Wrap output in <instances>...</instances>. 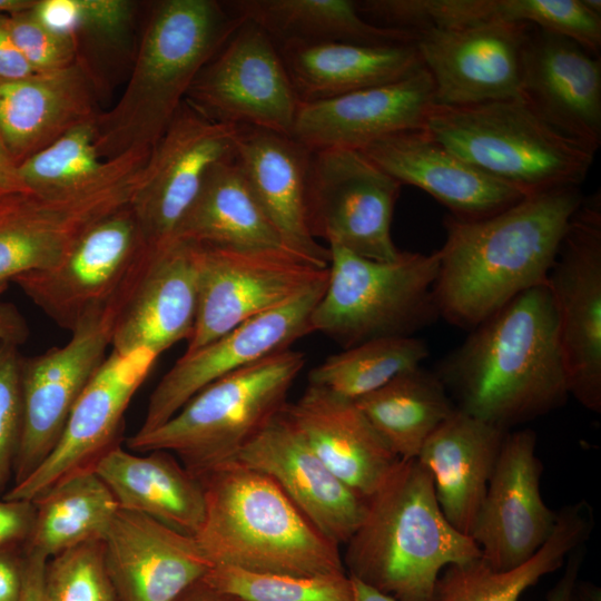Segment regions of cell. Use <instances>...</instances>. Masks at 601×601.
<instances>
[{"label":"cell","mask_w":601,"mask_h":601,"mask_svg":"<svg viewBox=\"0 0 601 601\" xmlns=\"http://www.w3.org/2000/svg\"><path fill=\"white\" fill-rule=\"evenodd\" d=\"M351 580L353 585V601H398L357 579L351 578Z\"/></svg>","instance_id":"obj_53"},{"label":"cell","mask_w":601,"mask_h":601,"mask_svg":"<svg viewBox=\"0 0 601 601\" xmlns=\"http://www.w3.org/2000/svg\"><path fill=\"white\" fill-rule=\"evenodd\" d=\"M104 546L119 601H174L213 568L195 536L130 511H118Z\"/></svg>","instance_id":"obj_25"},{"label":"cell","mask_w":601,"mask_h":601,"mask_svg":"<svg viewBox=\"0 0 601 601\" xmlns=\"http://www.w3.org/2000/svg\"><path fill=\"white\" fill-rule=\"evenodd\" d=\"M130 205L89 227L56 266L12 282L60 328L88 315L120 309L150 255Z\"/></svg>","instance_id":"obj_9"},{"label":"cell","mask_w":601,"mask_h":601,"mask_svg":"<svg viewBox=\"0 0 601 601\" xmlns=\"http://www.w3.org/2000/svg\"><path fill=\"white\" fill-rule=\"evenodd\" d=\"M19 346L0 341V497L13 480L22 427Z\"/></svg>","instance_id":"obj_43"},{"label":"cell","mask_w":601,"mask_h":601,"mask_svg":"<svg viewBox=\"0 0 601 601\" xmlns=\"http://www.w3.org/2000/svg\"><path fill=\"white\" fill-rule=\"evenodd\" d=\"M118 312L92 313L65 345L21 356L23 427L12 485L32 474L58 444L72 408L108 356Z\"/></svg>","instance_id":"obj_16"},{"label":"cell","mask_w":601,"mask_h":601,"mask_svg":"<svg viewBox=\"0 0 601 601\" xmlns=\"http://www.w3.org/2000/svg\"><path fill=\"white\" fill-rule=\"evenodd\" d=\"M98 115L92 79L78 58L59 70L0 81V141L17 166Z\"/></svg>","instance_id":"obj_29"},{"label":"cell","mask_w":601,"mask_h":601,"mask_svg":"<svg viewBox=\"0 0 601 601\" xmlns=\"http://www.w3.org/2000/svg\"><path fill=\"white\" fill-rule=\"evenodd\" d=\"M536 434L508 431L471 538L495 570H511L531 559L549 540L556 512L544 503Z\"/></svg>","instance_id":"obj_19"},{"label":"cell","mask_w":601,"mask_h":601,"mask_svg":"<svg viewBox=\"0 0 601 601\" xmlns=\"http://www.w3.org/2000/svg\"><path fill=\"white\" fill-rule=\"evenodd\" d=\"M8 19L9 14L0 13V81L22 79L36 73L13 42Z\"/></svg>","instance_id":"obj_47"},{"label":"cell","mask_w":601,"mask_h":601,"mask_svg":"<svg viewBox=\"0 0 601 601\" xmlns=\"http://www.w3.org/2000/svg\"><path fill=\"white\" fill-rule=\"evenodd\" d=\"M186 100L216 121L287 136L300 105L277 45L248 20L201 69Z\"/></svg>","instance_id":"obj_14"},{"label":"cell","mask_w":601,"mask_h":601,"mask_svg":"<svg viewBox=\"0 0 601 601\" xmlns=\"http://www.w3.org/2000/svg\"><path fill=\"white\" fill-rule=\"evenodd\" d=\"M243 20L215 0L152 4L130 79L117 104L96 120L104 160L150 150L171 122L194 80Z\"/></svg>","instance_id":"obj_4"},{"label":"cell","mask_w":601,"mask_h":601,"mask_svg":"<svg viewBox=\"0 0 601 601\" xmlns=\"http://www.w3.org/2000/svg\"><path fill=\"white\" fill-rule=\"evenodd\" d=\"M283 411L322 462L366 499L400 460L353 400L308 384Z\"/></svg>","instance_id":"obj_28"},{"label":"cell","mask_w":601,"mask_h":601,"mask_svg":"<svg viewBox=\"0 0 601 601\" xmlns=\"http://www.w3.org/2000/svg\"><path fill=\"white\" fill-rule=\"evenodd\" d=\"M327 247V285L311 316L313 333L345 349L376 338L413 336L440 317L434 296L437 250L375 260L338 245Z\"/></svg>","instance_id":"obj_8"},{"label":"cell","mask_w":601,"mask_h":601,"mask_svg":"<svg viewBox=\"0 0 601 601\" xmlns=\"http://www.w3.org/2000/svg\"><path fill=\"white\" fill-rule=\"evenodd\" d=\"M198 306L186 352L279 307L328 277L286 248L237 249L197 244Z\"/></svg>","instance_id":"obj_11"},{"label":"cell","mask_w":601,"mask_h":601,"mask_svg":"<svg viewBox=\"0 0 601 601\" xmlns=\"http://www.w3.org/2000/svg\"><path fill=\"white\" fill-rule=\"evenodd\" d=\"M204 579L245 601H353L347 573L297 577L213 566Z\"/></svg>","instance_id":"obj_40"},{"label":"cell","mask_w":601,"mask_h":601,"mask_svg":"<svg viewBox=\"0 0 601 601\" xmlns=\"http://www.w3.org/2000/svg\"><path fill=\"white\" fill-rule=\"evenodd\" d=\"M401 187L361 150L312 151L306 187L312 236L365 258L394 260L401 250L391 227Z\"/></svg>","instance_id":"obj_12"},{"label":"cell","mask_w":601,"mask_h":601,"mask_svg":"<svg viewBox=\"0 0 601 601\" xmlns=\"http://www.w3.org/2000/svg\"><path fill=\"white\" fill-rule=\"evenodd\" d=\"M433 104V80L423 66L393 82L300 102L290 137L311 151L361 150L385 136L423 129Z\"/></svg>","instance_id":"obj_22"},{"label":"cell","mask_w":601,"mask_h":601,"mask_svg":"<svg viewBox=\"0 0 601 601\" xmlns=\"http://www.w3.org/2000/svg\"><path fill=\"white\" fill-rule=\"evenodd\" d=\"M35 3L36 0H0V13L12 14L29 10Z\"/></svg>","instance_id":"obj_54"},{"label":"cell","mask_w":601,"mask_h":601,"mask_svg":"<svg viewBox=\"0 0 601 601\" xmlns=\"http://www.w3.org/2000/svg\"><path fill=\"white\" fill-rule=\"evenodd\" d=\"M423 130L524 196L580 186L597 154L553 129L523 98L467 106L433 104Z\"/></svg>","instance_id":"obj_6"},{"label":"cell","mask_w":601,"mask_h":601,"mask_svg":"<svg viewBox=\"0 0 601 601\" xmlns=\"http://www.w3.org/2000/svg\"><path fill=\"white\" fill-rule=\"evenodd\" d=\"M93 471L120 510L145 514L193 536L201 528L206 510L203 485L173 453L136 454L117 445L99 459Z\"/></svg>","instance_id":"obj_31"},{"label":"cell","mask_w":601,"mask_h":601,"mask_svg":"<svg viewBox=\"0 0 601 601\" xmlns=\"http://www.w3.org/2000/svg\"><path fill=\"white\" fill-rule=\"evenodd\" d=\"M522 98L553 129L597 152L601 145V59L575 41L529 30Z\"/></svg>","instance_id":"obj_23"},{"label":"cell","mask_w":601,"mask_h":601,"mask_svg":"<svg viewBox=\"0 0 601 601\" xmlns=\"http://www.w3.org/2000/svg\"><path fill=\"white\" fill-rule=\"evenodd\" d=\"M345 545L346 573L398 601H433L447 565L481 558L474 540L444 516L417 459L397 461Z\"/></svg>","instance_id":"obj_3"},{"label":"cell","mask_w":601,"mask_h":601,"mask_svg":"<svg viewBox=\"0 0 601 601\" xmlns=\"http://www.w3.org/2000/svg\"><path fill=\"white\" fill-rule=\"evenodd\" d=\"M277 47L300 102L393 82L423 67L414 43L287 42Z\"/></svg>","instance_id":"obj_32"},{"label":"cell","mask_w":601,"mask_h":601,"mask_svg":"<svg viewBox=\"0 0 601 601\" xmlns=\"http://www.w3.org/2000/svg\"><path fill=\"white\" fill-rule=\"evenodd\" d=\"M36 516V505L27 500L0 497V549L24 548Z\"/></svg>","instance_id":"obj_46"},{"label":"cell","mask_w":601,"mask_h":601,"mask_svg":"<svg viewBox=\"0 0 601 601\" xmlns=\"http://www.w3.org/2000/svg\"><path fill=\"white\" fill-rule=\"evenodd\" d=\"M305 363L302 352L288 348L231 372L127 445L137 453L168 451L195 475L233 461L283 411Z\"/></svg>","instance_id":"obj_7"},{"label":"cell","mask_w":601,"mask_h":601,"mask_svg":"<svg viewBox=\"0 0 601 601\" xmlns=\"http://www.w3.org/2000/svg\"><path fill=\"white\" fill-rule=\"evenodd\" d=\"M234 460L270 476L302 514L338 546L364 519L367 499L322 462L284 411Z\"/></svg>","instance_id":"obj_21"},{"label":"cell","mask_w":601,"mask_h":601,"mask_svg":"<svg viewBox=\"0 0 601 601\" xmlns=\"http://www.w3.org/2000/svg\"><path fill=\"white\" fill-rule=\"evenodd\" d=\"M135 4L128 0H36L31 9L49 29L76 38L78 31L120 36L129 26Z\"/></svg>","instance_id":"obj_42"},{"label":"cell","mask_w":601,"mask_h":601,"mask_svg":"<svg viewBox=\"0 0 601 601\" xmlns=\"http://www.w3.org/2000/svg\"><path fill=\"white\" fill-rule=\"evenodd\" d=\"M46 601H119L105 562L104 541H91L48 559Z\"/></svg>","instance_id":"obj_41"},{"label":"cell","mask_w":601,"mask_h":601,"mask_svg":"<svg viewBox=\"0 0 601 601\" xmlns=\"http://www.w3.org/2000/svg\"><path fill=\"white\" fill-rule=\"evenodd\" d=\"M29 335L28 323L18 307L10 302L0 300V341L19 346Z\"/></svg>","instance_id":"obj_50"},{"label":"cell","mask_w":601,"mask_h":601,"mask_svg":"<svg viewBox=\"0 0 601 601\" xmlns=\"http://www.w3.org/2000/svg\"><path fill=\"white\" fill-rule=\"evenodd\" d=\"M525 23L426 29L414 42L434 85V104L467 106L522 98Z\"/></svg>","instance_id":"obj_20"},{"label":"cell","mask_w":601,"mask_h":601,"mask_svg":"<svg viewBox=\"0 0 601 601\" xmlns=\"http://www.w3.org/2000/svg\"><path fill=\"white\" fill-rule=\"evenodd\" d=\"M174 601H245L236 594L220 590L204 578L187 587Z\"/></svg>","instance_id":"obj_51"},{"label":"cell","mask_w":601,"mask_h":601,"mask_svg":"<svg viewBox=\"0 0 601 601\" xmlns=\"http://www.w3.org/2000/svg\"><path fill=\"white\" fill-rule=\"evenodd\" d=\"M175 238L237 249L286 248L235 157L210 169Z\"/></svg>","instance_id":"obj_35"},{"label":"cell","mask_w":601,"mask_h":601,"mask_svg":"<svg viewBox=\"0 0 601 601\" xmlns=\"http://www.w3.org/2000/svg\"><path fill=\"white\" fill-rule=\"evenodd\" d=\"M327 278L209 344L185 352L154 388L136 433H148L162 425L214 381L288 349L294 342L312 334L311 316L326 289Z\"/></svg>","instance_id":"obj_17"},{"label":"cell","mask_w":601,"mask_h":601,"mask_svg":"<svg viewBox=\"0 0 601 601\" xmlns=\"http://www.w3.org/2000/svg\"><path fill=\"white\" fill-rule=\"evenodd\" d=\"M31 9L9 14L8 19L10 35L23 58L36 73L71 65L78 58L76 38L49 29Z\"/></svg>","instance_id":"obj_44"},{"label":"cell","mask_w":601,"mask_h":601,"mask_svg":"<svg viewBox=\"0 0 601 601\" xmlns=\"http://www.w3.org/2000/svg\"><path fill=\"white\" fill-rule=\"evenodd\" d=\"M140 176L141 164L125 156L83 187L0 200V294L16 276L59 264L89 227L129 206Z\"/></svg>","instance_id":"obj_10"},{"label":"cell","mask_w":601,"mask_h":601,"mask_svg":"<svg viewBox=\"0 0 601 601\" xmlns=\"http://www.w3.org/2000/svg\"><path fill=\"white\" fill-rule=\"evenodd\" d=\"M584 556V543L569 553L563 572L548 592L546 601H601V588L580 578Z\"/></svg>","instance_id":"obj_45"},{"label":"cell","mask_w":601,"mask_h":601,"mask_svg":"<svg viewBox=\"0 0 601 601\" xmlns=\"http://www.w3.org/2000/svg\"><path fill=\"white\" fill-rule=\"evenodd\" d=\"M592 528V510L585 501L565 505L556 512L549 540L526 562L511 570H495L482 558L447 565L436 581L433 601H519L542 577L562 568Z\"/></svg>","instance_id":"obj_33"},{"label":"cell","mask_w":601,"mask_h":601,"mask_svg":"<svg viewBox=\"0 0 601 601\" xmlns=\"http://www.w3.org/2000/svg\"><path fill=\"white\" fill-rule=\"evenodd\" d=\"M196 476L206 510L195 539L213 566L297 577L346 573L339 546L267 474L233 460Z\"/></svg>","instance_id":"obj_5"},{"label":"cell","mask_w":601,"mask_h":601,"mask_svg":"<svg viewBox=\"0 0 601 601\" xmlns=\"http://www.w3.org/2000/svg\"><path fill=\"white\" fill-rule=\"evenodd\" d=\"M584 196L568 186L523 197L476 220H444L434 296L440 316L472 329L521 293L546 284Z\"/></svg>","instance_id":"obj_2"},{"label":"cell","mask_w":601,"mask_h":601,"mask_svg":"<svg viewBox=\"0 0 601 601\" xmlns=\"http://www.w3.org/2000/svg\"><path fill=\"white\" fill-rule=\"evenodd\" d=\"M508 431L456 408L420 451L444 516L465 535L471 536Z\"/></svg>","instance_id":"obj_30"},{"label":"cell","mask_w":601,"mask_h":601,"mask_svg":"<svg viewBox=\"0 0 601 601\" xmlns=\"http://www.w3.org/2000/svg\"><path fill=\"white\" fill-rule=\"evenodd\" d=\"M361 151L400 184L431 195L456 219L486 218L525 197L462 160L423 129L385 136Z\"/></svg>","instance_id":"obj_26"},{"label":"cell","mask_w":601,"mask_h":601,"mask_svg":"<svg viewBox=\"0 0 601 601\" xmlns=\"http://www.w3.org/2000/svg\"><path fill=\"white\" fill-rule=\"evenodd\" d=\"M224 4L237 18L260 27L277 46L287 42L383 46L416 40V32L371 23L352 0H234Z\"/></svg>","instance_id":"obj_34"},{"label":"cell","mask_w":601,"mask_h":601,"mask_svg":"<svg viewBox=\"0 0 601 601\" xmlns=\"http://www.w3.org/2000/svg\"><path fill=\"white\" fill-rule=\"evenodd\" d=\"M48 558L24 549V571L21 597L19 601H46L45 570Z\"/></svg>","instance_id":"obj_49"},{"label":"cell","mask_w":601,"mask_h":601,"mask_svg":"<svg viewBox=\"0 0 601 601\" xmlns=\"http://www.w3.org/2000/svg\"><path fill=\"white\" fill-rule=\"evenodd\" d=\"M26 191L29 190L18 176L17 165L0 141V200Z\"/></svg>","instance_id":"obj_52"},{"label":"cell","mask_w":601,"mask_h":601,"mask_svg":"<svg viewBox=\"0 0 601 601\" xmlns=\"http://www.w3.org/2000/svg\"><path fill=\"white\" fill-rule=\"evenodd\" d=\"M555 306L569 393L601 412V194L573 214L546 282Z\"/></svg>","instance_id":"obj_13"},{"label":"cell","mask_w":601,"mask_h":601,"mask_svg":"<svg viewBox=\"0 0 601 601\" xmlns=\"http://www.w3.org/2000/svg\"><path fill=\"white\" fill-rule=\"evenodd\" d=\"M96 120L81 124L17 166L23 186L36 194L83 187L108 168L96 148Z\"/></svg>","instance_id":"obj_39"},{"label":"cell","mask_w":601,"mask_h":601,"mask_svg":"<svg viewBox=\"0 0 601 601\" xmlns=\"http://www.w3.org/2000/svg\"><path fill=\"white\" fill-rule=\"evenodd\" d=\"M435 374L457 410L504 430L562 406L570 393L548 284L472 328Z\"/></svg>","instance_id":"obj_1"},{"label":"cell","mask_w":601,"mask_h":601,"mask_svg":"<svg viewBox=\"0 0 601 601\" xmlns=\"http://www.w3.org/2000/svg\"><path fill=\"white\" fill-rule=\"evenodd\" d=\"M240 127L210 119L185 99L150 149L130 204L149 248L175 238L210 169L235 157Z\"/></svg>","instance_id":"obj_15"},{"label":"cell","mask_w":601,"mask_h":601,"mask_svg":"<svg viewBox=\"0 0 601 601\" xmlns=\"http://www.w3.org/2000/svg\"><path fill=\"white\" fill-rule=\"evenodd\" d=\"M197 306V244L174 238L151 249L137 284L118 312L111 351L129 355L145 349L159 356L189 339Z\"/></svg>","instance_id":"obj_24"},{"label":"cell","mask_w":601,"mask_h":601,"mask_svg":"<svg viewBox=\"0 0 601 601\" xmlns=\"http://www.w3.org/2000/svg\"><path fill=\"white\" fill-rule=\"evenodd\" d=\"M312 151L287 135L242 126L235 160L284 246L321 267L331 253L311 234L306 187Z\"/></svg>","instance_id":"obj_27"},{"label":"cell","mask_w":601,"mask_h":601,"mask_svg":"<svg viewBox=\"0 0 601 601\" xmlns=\"http://www.w3.org/2000/svg\"><path fill=\"white\" fill-rule=\"evenodd\" d=\"M157 357L145 349L129 355L111 351L77 401L53 451L2 497L33 501L68 477L93 471L101 456L120 445L125 412Z\"/></svg>","instance_id":"obj_18"},{"label":"cell","mask_w":601,"mask_h":601,"mask_svg":"<svg viewBox=\"0 0 601 601\" xmlns=\"http://www.w3.org/2000/svg\"><path fill=\"white\" fill-rule=\"evenodd\" d=\"M24 548L0 549V601H19L23 584Z\"/></svg>","instance_id":"obj_48"},{"label":"cell","mask_w":601,"mask_h":601,"mask_svg":"<svg viewBox=\"0 0 601 601\" xmlns=\"http://www.w3.org/2000/svg\"><path fill=\"white\" fill-rule=\"evenodd\" d=\"M36 516L26 550L48 559L91 541H104L119 505L95 471L76 474L32 501Z\"/></svg>","instance_id":"obj_37"},{"label":"cell","mask_w":601,"mask_h":601,"mask_svg":"<svg viewBox=\"0 0 601 601\" xmlns=\"http://www.w3.org/2000/svg\"><path fill=\"white\" fill-rule=\"evenodd\" d=\"M428 356L414 336L376 338L328 356L308 373V384L356 401L397 375L421 366Z\"/></svg>","instance_id":"obj_38"},{"label":"cell","mask_w":601,"mask_h":601,"mask_svg":"<svg viewBox=\"0 0 601 601\" xmlns=\"http://www.w3.org/2000/svg\"><path fill=\"white\" fill-rule=\"evenodd\" d=\"M400 460L417 459L456 406L435 372L418 366L355 401Z\"/></svg>","instance_id":"obj_36"}]
</instances>
